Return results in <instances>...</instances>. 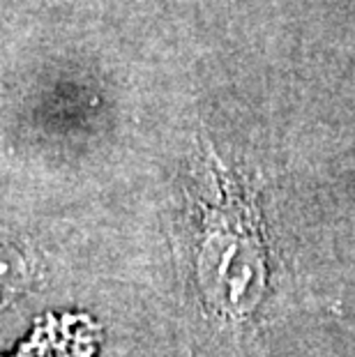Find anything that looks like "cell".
I'll use <instances>...</instances> for the list:
<instances>
[{
    "label": "cell",
    "instance_id": "obj_1",
    "mask_svg": "<svg viewBox=\"0 0 355 357\" xmlns=\"http://www.w3.org/2000/svg\"><path fill=\"white\" fill-rule=\"evenodd\" d=\"M217 229L213 254L206 256V263L217 265V270L206 277V286L210 281L215 305L231 321L245 323L266 291V249L256 212L243 189L226 196V205L217 215Z\"/></svg>",
    "mask_w": 355,
    "mask_h": 357
}]
</instances>
